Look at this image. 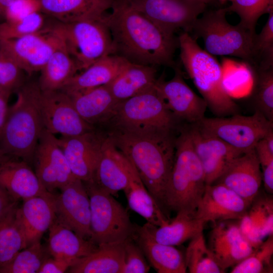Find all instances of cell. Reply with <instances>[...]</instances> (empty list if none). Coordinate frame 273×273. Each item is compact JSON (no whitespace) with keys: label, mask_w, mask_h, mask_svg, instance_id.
Listing matches in <instances>:
<instances>
[{"label":"cell","mask_w":273,"mask_h":273,"mask_svg":"<svg viewBox=\"0 0 273 273\" xmlns=\"http://www.w3.org/2000/svg\"><path fill=\"white\" fill-rule=\"evenodd\" d=\"M104 15L112 36L114 55L129 62L174 68L178 37L132 8L126 0H114Z\"/></svg>","instance_id":"cell-1"},{"label":"cell","mask_w":273,"mask_h":273,"mask_svg":"<svg viewBox=\"0 0 273 273\" xmlns=\"http://www.w3.org/2000/svg\"><path fill=\"white\" fill-rule=\"evenodd\" d=\"M107 135L132 164L164 210L165 192L175 156L173 131L139 132L110 126Z\"/></svg>","instance_id":"cell-2"},{"label":"cell","mask_w":273,"mask_h":273,"mask_svg":"<svg viewBox=\"0 0 273 273\" xmlns=\"http://www.w3.org/2000/svg\"><path fill=\"white\" fill-rule=\"evenodd\" d=\"M41 90L38 83H24L17 90L16 102L9 107L0 140L5 153L13 157L31 161L44 129L40 105Z\"/></svg>","instance_id":"cell-3"},{"label":"cell","mask_w":273,"mask_h":273,"mask_svg":"<svg viewBox=\"0 0 273 273\" xmlns=\"http://www.w3.org/2000/svg\"><path fill=\"white\" fill-rule=\"evenodd\" d=\"M178 40L181 63L207 107L217 117L237 114L238 106L225 88L223 69L217 60L189 32H181Z\"/></svg>","instance_id":"cell-4"},{"label":"cell","mask_w":273,"mask_h":273,"mask_svg":"<svg viewBox=\"0 0 273 273\" xmlns=\"http://www.w3.org/2000/svg\"><path fill=\"white\" fill-rule=\"evenodd\" d=\"M206 184L205 174L187 127L175 141L173 167L166 186L164 207L195 214Z\"/></svg>","instance_id":"cell-5"},{"label":"cell","mask_w":273,"mask_h":273,"mask_svg":"<svg viewBox=\"0 0 273 273\" xmlns=\"http://www.w3.org/2000/svg\"><path fill=\"white\" fill-rule=\"evenodd\" d=\"M225 8L206 10L193 24L195 39L201 38L205 51L213 56H230L242 59L249 67L256 65L252 34L238 24H231Z\"/></svg>","instance_id":"cell-6"},{"label":"cell","mask_w":273,"mask_h":273,"mask_svg":"<svg viewBox=\"0 0 273 273\" xmlns=\"http://www.w3.org/2000/svg\"><path fill=\"white\" fill-rule=\"evenodd\" d=\"M177 121L155 85L149 89L119 102L114 116L107 124L139 132L174 131Z\"/></svg>","instance_id":"cell-7"},{"label":"cell","mask_w":273,"mask_h":273,"mask_svg":"<svg viewBox=\"0 0 273 273\" xmlns=\"http://www.w3.org/2000/svg\"><path fill=\"white\" fill-rule=\"evenodd\" d=\"M89 198L90 208L89 240L95 244L123 242L132 238L136 226L129 214L112 195L93 183H84Z\"/></svg>","instance_id":"cell-8"},{"label":"cell","mask_w":273,"mask_h":273,"mask_svg":"<svg viewBox=\"0 0 273 273\" xmlns=\"http://www.w3.org/2000/svg\"><path fill=\"white\" fill-rule=\"evenodd\" d=\"M105 14L68 23L59 22L67 50L78 70L83 71L100 59L114 55Z\"/></svg>","instance_id":"cell-9"},{"label":"cell","mask_w":273,"mask_h":273,"mask_svg":"<svg viewBox=\"0 0 273 273\" xmlns=\"http://www.w3.org/2000/svg\"><path fill=\"white\" fill-rule=\"evenodd\" d=\"M197 123L205 131L243 153L254 149L260 140L273 130V122L256 110L249 116L237 113L230 117H205Z\"/></svg>","instance_id":"cell-10"},{"label":"cell","mask_w":273,"mask_h":273,"mask_svg":"<svg viewBox=\"0 0 273 273\" xmlns=\"http://www.w3.org/2000/svg\"><path fill=\"white\" fill-rule=\"evenodd\" d=\"M63 40L60 23L56 20L36 33L17 38L0 39V51L30 75L41 70Z\"/></svg>","instance_id":"cell-11"},{"label":"cell","mask_w":273,"mask_h":273,"mask_svg":"<svg viewBox=\"0 0 273 273\" xmlns=\"http://www.w3.org/2000/svg\"><path fill=\"white\" fill-rule=\"evenodd\" d=\"M134 9L168 32L190 33L207 5L199 0H126Z\"/></svg>","instance_id":"cell-12"},{"label":"cell","mask_w":273,"mask_h":273,"mask_svg":"<svg viewBox=\"0 0 273 273\" xmlns=\"http://www.w3.org/2000/svg\"><path fill=\"white\" fill-rule=\"evenodd\" d=\"M40 105L44 127L54 135L74 136L95 130L79 115L69 96L62 90L41 91Z\"/></svg>","instance_id":"cell-13"},{"label":"cell","mask_w":273,"mask_h":273,"mask_svg":"<svg viewBox=\"0 0 273 273\" xmlns=\"http://www.w3.org/2000/svg\"><path fill=\"white\" fill-rule=\"evenodd\" d=\"M187 127L205 174L206 185L214 183L229 165L244 153L203 130L197 123Z\"/></svg>","instance_id":"cell-14"},{"label":"cell","mask_w":273,"mask_h":273,"mask_svg":"<svg viewBox=\"0 0 273 273\" xmlns=\"http://www.w3.org/2000/svg\"><path fill=\"white\" fill-rule=\"evenodd\" d=\"M105 137L94 130L77 136L57 138L75 178L83 183L93 182Z\"/></svg>","instance_id":"cell-15"},{"label":"cell","mask_w":273,"mask_h":273,"mask_svg":"<svg viewBox=\"0 0 273 273\" xmlns=\"http://www.w3.org/2000/svg\"><path fill=\"white\" fill-rule=\"evenodd\" d=\"M35 173L47 190L51 193L76 178L73 175L57 138L45 128L36 148Z\"/></svg>","instance_id":"cell-16"},{"label":"cell","mask_w":273,"mask_h":273,"mask_svg":"<svg viewBox=\"0 0 273 273\" xmlns=\"http://www.w3.org/2000/svg\"><path fill=\"white\" fill-rule=\"evenodd\" d=\"M60 190V194L55 198L57 219L81 237L89 240L90 202L84 183L75 178Z\"/></svg>","instance_id":"cell-17"},{"label":"cell","mask_w":273,"mask_h":273,"mask_svg":"<svg viewBox=\"0 0 273 273\" xmlns=\"http://www.w3.org/2000/svg\"><path fill=\"white\" fill-rule=\"evenodd\" d=\"M173 68V77L167 81L157 79L155 87L178 120L190 124L198 122L205 117L207 104L186 83L178 66Z\"/></svg>","instance_id":"cell-18"},{"label":"cell","mask_w":273,"mask_h":273,"mask_svg":"<svg viewBox=\"0 0 273 273\" xmlns=\"http://www.w3.org/2000/svg\"><path fill=\"white\" fill-rule=\"evenodd\" d=\"M250 204L223 184L208 185L197 206L195 216L205 223L238 220L245 214Z\"/></svg>","instance_id":"cell-19"},{"label":"cell","mask_w":273,"mask_h":273,"mask_svg":"<svg viewBox=\"0 0 273 273\" xmlns=\"http://www.w3.org/2000/svg\"><path fill=\"white\" fill-rule=\"evenodd\" d=\"M214 223L208 247L225 270L246 258L254 248L242 235L238 220H221Z\"/></svg>","instance_id":"cell-20"},{"label":"cell","mask_w":273,"mask_h":273,"mask_svg":"<svg viewBox=\"0 0 273 273\" xmlns=\"http://www.w3.org/2000/svg\"><path fill=\"white\" fill-rule=\"evenodd\" d=\"M262 182L261 167L254 148L235 159L213 184H223L251 203Z\"/></svg>","instance_id":"cell-21"},{"label":"cell","mask_w":273,"mask_h":273,"mask_svg":"<svg viewBox=\"0 0 273 273\" xmlns=\"http://www.w3.org/2000/svg\"><path fill=\"white\" fill-rule=\"evenodd\" d=\"M129 161L106 134L93 183L103 191L115 195L129 181Z\"/></svg>","instance_id":"cell-22"},{"label":"cell","mask_w":273,"mask_h":273,"mask_svg":"<svg viewBox=\"0 0 273 273\" xmlns=\"http://www.w3.org/2000/svg\"><path fill=\"white\" fill-rule=\"evenodd\" d=\"M55 195L49 194L23 200L17 213L24 232L27 247L40 241L56 218Z\"/></svg>","instance_id":"cell-23"},{"label":"cell","mask_w":273,"mask_h":273,"mask_svg":"<svg viewBox=\"0 0 273 273\" xmlns=\"http://www.w3.org/2000/svg\"><path fill=\"white\" fill-rule=\"evenodd\" d=\"M0 185L16 200L49 194L27 162L10 158L0 164Z\"/></svg>","instance_id":"cell-24"},{"label":"cell","mask_w":273,"mask_h":273,"mask_svg":"<svg viewBox=\"0 0 273 273\" xmlns=\"http://www.w3.org/2000/svg\"><path fill=\"white\" fill-rule=\"evenodd\" d=\"M67 94L79 115L94 126L107 124L114 116L119 103L107 85Z\"/></svg>","instance_id":"cell-25"},{"label":"cell","mask_w":273,"mask_h":273,"mask_svg":"<svg viewBox=\"0 0 273 273\" xmlns=\"http://www.w3.org/2000/svg\"><path fill=\"white\" fill-rule=\"evenodd\" d=\"M132 239L158 273H185V255L174 246L156 241L144 225L136 226Z\"/></svg>","instance_id":"cell-26"},{"label":"cell","mask_w":273,"mask_h":273,"mask_svg":"<svg viewBox=\"0 0 273 273\" xmlns=\"http://www.w3.org/2000/svg\"><path fill=\"white\" fill-rule=\"evenodd\" d=\"M238 223L242 235L254 248L273 235L272 197L258 193Z\"/></svg>","instance_id":"cell-27"},{"label":"cell","mask_w":273,"mask_h":273,"mask_svg":"<svg viewBox=\"0 0 273 273\" xmlns=\"http://www.w3.org/2000/svg\"><path fill=\"white\" fill-rule=\"evenodd\" d=\"M49 231L47 249L51 256L71 262L73 265L98 247L90 240L81 237L61 223L57 218Z\"/></svg>","instance_id":"cell-28"},{"label":"cell","mask_w":273,"mask_h":273,"mask_svg":"<svg viewBox=\"0 0 273 273\" xmlns=\"http://www.w3.org/2000/svg\"><path fill=\"white\" fill-rule=\"evenodd\" d=\"M41 11L62 23L100 16L112 6L114 0H39Z\"/></svg>","instance_id":"cell-29"},{"label":"cell","mask_w":273,"mask_h":273,"mask_svg":"<svg viewBox=\"0 0 273 273\" xmlns=\"http://www.w3.org/2000/svg\"><path fill=\"white\" fill-rule=\"evenodd\" d=\"M128 61L116 55L105 56L76 74L61 89L67 94L81 92L110 83Z\"/></svg>","instance_id":"cell-30"},{"label":"cell","mask_w":273,"mask_h":273,"mask_svg":"<svg viewBox=\"0 0 273 273\" xmlns=\"http://www.w3.org/2000/svg\"><path fill=\"white\" fill-rule=\"evenodd\" d=\"M154 66L127 61L117 76L108 84L114 98L121 102L154 87L157 81Z\"/></svg>","instance_id":"cell-31"},{"label":"cell","mask_w":273,"mask_h":273,"mask_svg":"<svg viewBox=\"0 0 273 273\" xmlns=\"http://www.w3.org/2000/svg\"><path fill=\"white\" fill-rule=\"evenodd\" d=\"M128 171L129 181L123 191L130 208L152 225L161 226L167 224L170 220L147 190L130 161Z\"/></svg>","instance_id":"cell-32"},{"label":"cell","mask_w":273,"mask_h":273,"mask_svg":"<svg viewBox=\"0 0 273 273\" xmlns=\"http://www.w3.org/2000/svg\"><path fill=\"white\" fill-rule=\"evenodd\" d=\"M205 224L195 214L178 211L172 220L164 225L156 226L147 222L144 226L156 241L175 246L203 233Z\"/></svg>","instance_id":"cell-33"},{"label":"cell","mask_w":273,"mask_h":273,"mask_svg":"<svg viewBox=\"0 0 273 273\" xmlns=\"http://www.w3.org/2000/svg\"><path fill=\"white\" fill-rule=\"evenodd\" d=\"M124 242L98 246L94 251L71 266L68 272L121 273L124 258Z\"/></svg>","instance_id":"cell-34"},{"label":"cell","mask_w":273,"mask_h":273,"mask_svg":"<svg viewBox=\"0 0 273 273\" xmlns=\"http://www.w3.org/2000/svg\"><path fill=\"white\" fill-rule=\"evenodd\" d=\"M77 66L63 41L41 69L38 84L42 92L62 89L76 74Z\"/></svg>","instance_id":"cell-35"},{"label":"cell","mask_w":273,"mask_h":273,"mask_svg":"<svg viewBox=\"0 0 273 273\" xmlns=\"http://www.w3.org/2000/svg\"><path fill=\"white\" fill-rule=\"evenodd\" d=\"M18 207L17 204L0 216V266L27 247L23 229L18 215Z\"/></svg>","instance_id":"cell-36"},{"label":"cell","mask_w":273,"mask_h":273,"mask_svg":"<svg viewBox=\"0 0 273 273\" xmlns=\"http://www.w3.org/2000/svg\"><path fill=\"white\" fill-rule=\"evenodd\" d=\"M185 255L187 269L191 273H223L214 255L207 246L203 233L190 240Z\"/></svg>","instance_id":"cell-37"},{"label":"cell","mask_w":273,"mask_h":273,"mask_svg":"<svg viewBox=\"0 0 273 273\" xmlns=\"http://www.w3.org/2000/svg\"><path fill=\"white\" fill-rule=\"evenodd\" d=\"M50 253L40 241L18 252L6 264L0 266V273H38Z\"/></svg>","instance_id":"cell-38"},{"label":"cell","mask_w":273,"mask_h":273,"mask_svg":"<svg viewBox=\"0 0 273 273\" xmlns=\"http://www.w3.org/2000/svg\"><path fill=\"white\" fill-rule=\"evenodd\" d=\"M249 69L254 76L252 98L256 110L273 122V67Z\"/></svg>","instance_id":"cell-39"},{"label":"cell","mask_w":273,"mask_h":273,"mask_svg":"<svg viewBox=\"0 0 273 273\" xmlns=\"http://www.w3.org/2000/svg\"><path fill=\"white\" fill-rule=\"evenodd\" d=\"M225 7L227 12L235 13L240 18L238 24L251 33L256 34V26L259 18L273 10V0H232Z\"/></svg>","instance_id":"cell-40"},{"label":"cell","mask_w":273,"mask_h":273,"mask_svg":"<svg viewBox=\"0 0 273 273\" xmlns=\"http://www.w3.org/2000/svg\"><path fill=\"white\" fill-rule=\"evenodd\" d=\"M273 235L254 248L244 259L233 266L231 273H270L273 267Z\"/></svg>","instance_id":"cell-41"},{"label":"cell","mask_w":273,"mask_h":273,"mask_svg":"<svg viewBox=\"0 0 273 273\" xmlns=\"http://www.w3.org/2000/svg\"><path fill=\"white\" fill-rule=\"evenodd\" d=\"M48 17L40 11L17 20L1 22L0 39L17 38L40 31L50 24Z\"/></svg>","instance_id":"cell-42"},{"label":"cell","mask_w":273,"mask_h":273,"mask_svg":"<svg viewBox=\"0 0 273 273\" xmlns=\"http://www.w3.org/2000/svg\"><path fill=\"white\" fill-rule=\"evenodd\" d=\"M256 65L253 67L267 69L273 67V10L259 34L254 38Z\"/></svg>","instance_id":"cell-43"},{"label":"cell","mask_w":273,"mask_h":273,"mask_svg":"<svg viewBox=\"0 0 273 273\" xmlns=\"http://www.w3.org/2000/svg\"><path fill=\"white\" fill-rule=\"evenodd\" d=\"M24 71L11 58L0 51V88L11 94L25 83Z\"/></svg>","instance_id":"cell-44"},{"label":"cell","mask_w":273,"mask_h":273,"mask_svg":"<svg viewBox=\"0 0 273 273\" xmlns=\"http://www.w3.org/2000/svg\"><path fill=\"white\" fill-rule=\"evenodd\" d=\"M150 267L139 246L132 238L124 242V258L121 273H147Z\"/></svg>","instance_id":"cell-45"},{"label":"cell","mask_w":273,"mask_h":273,"mask_svg":"<svg viewBox=\"0 0 273 273\" xmlns=\"http://www.w3.org/2000/svg\"><path fill=\"white\" fill-rule=\"evenodd\" d=\"M41 11L39 0H13L5 17L6 21H15Z\"/></svg>","instance_id":"cell-46"},{"label":"cell","mask_w":273,"mask_h":273,"mask_svg":"<svg viewBox=\"0 0 273 273\" xmlns=\"http://www.w3.org/2000/svg\"><path fill=\"white\" fill-rule=\"evenodd\" d=\"M257 154L262 171L273 168V130L270 131L255 145Z\"/></svg>","instance_id":"cell-47"},{"label":"cell","mask_w":273,"mask_h":273,"mask_svg":"<svg viewBox=\"0 0 273 273\" xmlns=\"http://www.w3.org/2000/svg\"><path fill=\"white\" fill-rule=\"evenodd\" d=\"M73 265L71 262L51 256L44 260L38 273H64Z\"/></svg>","instance_id":"cell-48"},{"label":"cell","mask_w":273,"mask_h":273,"mask_svg":"<svg viewBox=\"0 0 273 273\" xmlns=\"http://www.w3.org/2000/svg\"><path fill=\"white\" fill-rule=\"evenodd\" d=\"M11 95V93L0 88V140L8 114V101Z\"/></svg>","instance_id":"cell-49"},{"label":"cell","mask_w":273,"mask_h":273,"mask_svg":"<svg viewBox=\"0 0 273 273\" xmlns=\"http://www.w3.org/2000/svg\"><path fill=\"white\" fill-rule=\"evenodd\" d=\"M17 204L18 201L0 185V216Z\"/></svg>","instance_id":"cell-50"},{"label":"cell","mask_w":273,"mask_h":273,"mask_svg":"<svg viewBox=\"0 0 273 273\" xmlns=\"http://www.w3.org/2000/svg\"><path fill=\"white\" fill-rule=\"evenodd\" d=\"M13 0H0V22L5 21L7 11Z\"/></svg>","instance_id":"cell-51"},{"label":"cell","mask_w":273,"mask_h":273,"mask_svg":"<svg viewBox=\"0 0 273 273\" xmlns=\"http://www.w3.org/2000/svg\"><path fill=\"white\" fill-rule=\"evenodd\" d=\"M11 157V156L7 155L5 153V152L2 148H0V164L8 160Z\"/></svg>","instance_id":"cell-52"},{"label":"cell","mask_w":273,"mask_h":273,"mask_svg":"<svg viewBox=\"0 0 273 273\" xmlns=\"http://www.w3.org/2000/svg\"><path fill=\"white\" fill-rule=\"evenodd\" d=\"M207 5L216 3L217 0H199Z\"/></svg>","instance_id":"cell-53"},{"label":"cell","mask_w":273,"mask_h":273,"mask_svg":"<svg viewBox=\"0 0 273 273\" xmlns=\"http://www.w3.org/2000/svg\"><path fill=\"white\" fill-rule=\"evenodd\" d=\"M218 3H220L221 4H223L225 3L227 1H232V0H217Z\"/></svg>","instance_id":"cell-54"}]
</instances>
